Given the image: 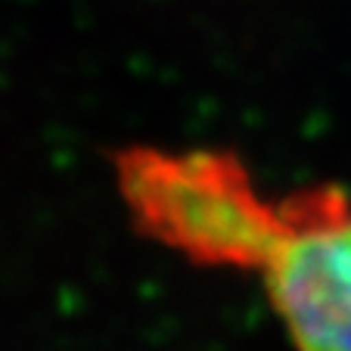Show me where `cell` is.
<instances>
[{"label": "cell", "mask_w": 351, "mask_h": 351, "mask_svg": "<svg viewBox=\"0 0 351 351\" xmlns=\"http://www.w3.org/2000/svg\"><path fill=\"white\" fill-rule=\"evenodd\" d=\"M112 178L146 239L258 280L295 351H351V190L267 193L227 149L165 146L121 149Z\"/></svg>", "instance_id": "6da1fadb"}]
</instances>
